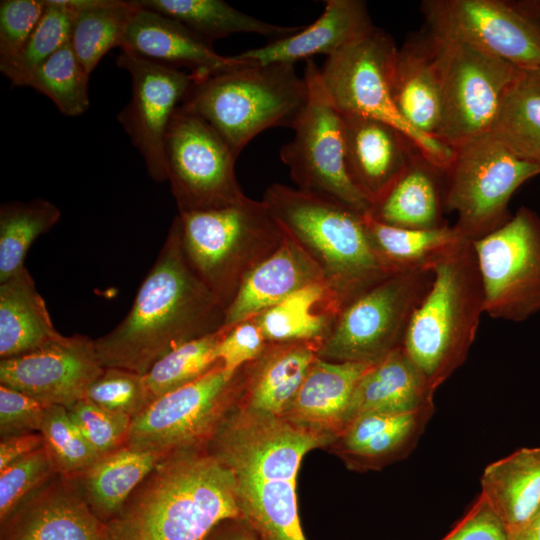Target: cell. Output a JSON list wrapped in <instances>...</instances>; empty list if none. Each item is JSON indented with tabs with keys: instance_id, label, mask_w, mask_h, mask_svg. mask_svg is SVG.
<instances>
[{
	"instance_id": "obj_1",
	"label": "cell",
	"mask_w": 540,
	"mask_h": 540,
	"mask_svg": "<svg viewBox=\"0 0 540 540\" xmlns=\"http://www.w3.org/2000/svg\"><path fill=\"white\" fill-rule=\"evenodd\" d=\"M334 439L235 405L208 445L232 473L241 519L259 540H306L297 507L302 459Z\"/></svg>"
},
{
	"instance_id": "obj_2",
	"label": "cell",
	"mask_w": 540,
	"mask_h": 540,
	"mask_svg": "<svg viewBox=\"0 0 540 540\" xmlns=\"http://www.w3.org/2000/svg\"><path fill=\"white\" fill-rule=\"evenodd\" d=\"M224 318L225 308L186 261L175 216L129 312L95 347L104 368L144 375L168 352L221 329Z\"/></svg>"
},
{
	"instance_id": "obj_3",
	"label": "cell",
	"mask_w": 540,
	"mask_h": 540,
	"mask_svg": "<svg viewBox=\"0 0 540 540\" xmlns=\"http://www.w3.org/2000/svg\"><path fill=\"white\" fill-rule=\"evenodd\" d=\"M241 519L231 471L208 447L162 458L104 523L105 540H204L221 522Z\"/></svg>"
},
{
	"instance_id": "obj_4",
	"label": "cell",
	"mask_w": 540,
	"mask_h": 540,
	"mask_svg": "<svg viewBox=\"0 0 540 540\" xmlns=\"http://www.w3.org/2000/svg\"><path fill=\"white\" fill-rule=\"evenodd\" d=\"M262 201L318 266L338 314L355 297L403 270L376 248L364 214L342 203L280 183L267 187Z\"/></svg>"
},
{
	"instance_id": "obj_5",
	"label": "cell",
	"mask_w": 540,
	"mask_h": 540,
	"mask_svg": "<svg viewBox=\"0 0 540 540\" xmlns=\"http://www.w3.org/2000/svg\"><path fill=\"white\" fill-rule=\"evenodd\" d=\"M429 290L414 312L402 349L432 391L466 360L484 312V290L473 242L437 255Z\"/></svg>"
},
{
	"instance_id": "obj_6",
	"label": "cell",
	"mask_w": 540,
	"mask_h": 540,
	"mask_svg": "<svg viewBox=\"0 0 540 540\" xmlns=\"http://www.w3.org/2000/svg\"><path fill=\"white\" fill-rule=\"evenodd\" d=\"M308 99L292 64L240 66L193 83L180 107L207 122L238 158L258 134L292 127Z\"/></svg>"
},
{
	"instance_id": "obj_7",
	"label": "cell",
	"mask_w": 540,
	"mask_h": 540,
	"mask_svg": "<svg viewBox=\"0 0 540 540\" xmlns=\"http://www.w3.org/2000/svg\"><path fill=\"white\" fill-rule=\"evenodd\" d=\"M192 271L225 308L247 275L282 243L284 232L261 200L177 215Z\"/></svg>"
},
{
	"instance_id": "obj_8",
	"label": "cell",
	"mask_w": 540,
	"mask_h": 540,
	"mask_svg": "<svg viewBox=\"0 0 540 540\" xmlns=\"http://www.w3.org/2000/svg\"><path fill=\"white\" fill-rule=\"evenodd\" d=\"M397 49L393 38L374 26L326 58L319 68L321 84L341 115L371 118L395 127L445 173L454 149L412 127L394 102L392 76Z\"/></svg>"
},
{
	"instance_id": "obj_9",
	"label": "cell",
	"mask_w": 540,
	"mask_h": 540,
	"mask_svg": "<svg viewBox=\"0 0 540 540\" xmlns=\"http://www.w3.org/2000/svg\"><path fill=\"white\" fill-rule=\"evenodd\" d=\"M432 280L431 269L414 267L370 287L342 308L317 356L334 362L374 364L402 347L412 316Z\"/></svg>"
},
{
	"instance_id": "obj_10",
	"label": "cell",
	"mask_w": 540,
	"mask_h": 540,
	"mask_svg": "<svg viewBox=\"0 0 540 540\" xmlns=\"http://www.w3.org/2000/svg\"><path fill=\"white\" fill-rule=\"evenodd\" d=\"M445 175L444 206L457 213L454 226L459 232L476 241L511 218L510 199L540 175V166L516 157L486 133L454 149Z\"/></svg>"
},
{
	"instance_id": "obj_11",
	"label": "cell",
	"mask_w": 540,
	"mask_h": 540,
	"mask_svg": "<svg viewBox=\"0 0 540 540\" xmlns=\"http://www.w3.org/2000/svg\"><path fill=\"white\" fill-rule=\"evenodd\" d=\"M241 385L242 368L231 373L219 362L132 418L126 446L164 454L208 447L235 407Z\"/></svg>"
},
{
	"instance_id": "obj_12",
	"label": "cell",
	"mask_w": 540,
	"mask_h": 540,
	"mask_svg": "<svg viewBox=\"0 0 540 540\" xmlns=\"http://www.w3.org/2000/svg\"><path fill=\"white\" fill-rule=\"evenodd\" d=\"M304 78L307 102L292 125V140L280 149V159L289 168L297 188L321 195L366 214L371 203L351 181L345 164L343 118L331 102L319 67L306 61Z\"/></svg>"
},
{
	"instance_id": "obj_13",
	"label": "cell",
	"mask_w": 540,
	"mask_h": 540,
	"mask_svg": "<svg viewBox=\"0 0 540 540\" xmlns=\"http://www.w3.org/2000/svg\"><path fill=\"white\" fill-rule=\"evenodd\" d=\"M431 35L442 91L437 139L455 149L489 132L502 96L521 68L465 43Z\"/></svg>"
},
{
	"instance_id": "obj_14",
	"label": "cell",
	"mask_w": 540,
	"mask_h": 540,
	"mask_svg": "<svg viewBox=\"0 0 540 540\" xmlns=\"http://www.w3.org/2000/svg\"><path fill=\"white\" fill-rule=\"evenodd\" d=\"M236 159L207 122L179 106L165 138L167 181L178 213L244 202L248 197L236 177Z\"/></svg>"
},
{
	"instance_id": "obj_15",
	"label": "cell",
	"mask_w": 540,
	"mask_h": 540,
	"mask_svg": "<svg viewBox=\"0 0 540 540\" xmlns=\"http://www.w3.org/2000/svg\"><path fill=\"white\" fill-rule=\"evenodd\" d=\"M484 312L521 322L540 311V215L521 206L500 228L472 241Z\"/></svg>"
},
{
	"instance_id": "obj_16",
	"label": "cell",
	"mask_w": 540,
	"mask_h": 540,
	"mask_svg": "<svg viewBox=\"0 0 540 540\" xmlns=\"http://www.w3.org/2000/svg\"><path fill=\"white\" fill-rule=\"evenodd\" d=\"M425 28L521 69L540 68V27L515 1L424 0Z\"/></svg>"
},
{
	"instance_id": "obj_17",
	"label": "cell",
	"mask_w": 540,
	"mask_h": 540,
	"mask_svg": "<svg viewBox=\"0 0 540 540\" xmlns=\"http://www.w3.org/2000/svg\"><path fill=\"white\" fill-rule=\"evenodd\" d=\"M116 64L131 78V98L117 120L143 157L148 175L156 182L167 181L165 138L193 77L126 49Z\"/></svg>"
},
{
	"instance_id": "obj_18",
	"label": "cell",
	"mask_w": 540,
	"mask_h": 540,
	"mask_svg": "<svg viewBox=\"0 0 540 540\" xmlns=\"http://www.w3.org/2000/svg\"><path fill=\"white\" fill-rule=\"evenodd\" d=\"M95 341L82 334L63 336L33 352L0 360V384L45 405L69 409L85 398L102 374Z\"/></svg>"
},
{
	"instance_id": "obj_19",
	"label": "cell",
	"mask_w": 540,
	"mask_h": 540,
	"mask_svg": "<svg viewBox=\"0 0 540 540\" xmlns=\"http://www.w3.org/2000/svg\"><path fill=\"white\" fill-rule=\"evenodd\" d=\"M0 540H105L76 476L55 474L1 523Z\"/></svg>"
},
{
	"instance_id": "obj_20",
	"label": "cell",
	"mask_w": 540,
	"mask_h": 540,
	"mask_svg": "<svg viewBox=\"0 0 540 540\" xmlns=\"http://www.w3.org/2000/svg\"><path fill=\"white\" fill-rule=\"evenodd\" d=\"M341 114V113H340ZM348 175L373 206L419 151L398 129L379 120L342 115Z\"/></svg>"
},
{
	"instance_id": "obj_21",
	"label": "cell",
	"mask_w": 540,
	"mask_h": 540,
	"mask_svg": "<svg viewBox=\"0 0 540 540\" xmlns=\"http://www.w3.org/2000/svg\"><path fill=\"white\" fill-rule=\"evenodd\" d=\"M132 2L135 10L121 49L178 69L185 67L194 80L244 63L236 56L220 55L179 21Z\"/></svg>"
},
{
	"instance_id": "obj_22",
	"label": "cell",
	"mask_w": 540,
	"mask_h": 540,
	"mask_svg": "<svg viewBox=\"0 0 540 540\" xmlns=\"http://www.w3.org/2000/svg\"><path fill=\"white\" fill-rule=\"evenodd\" d=\"M372 27L374 24L364 1L327 0L323 13L312 24L235 56L251 65H295L315 55L329 57Z\"/></svg>"
},
{
	"instance_id": "obj_23",
	"label": "cell",
	"mask_w": 540,
	"mask_h": 540,
	"mask_svg": "<svg viewBox=\"0 0 540 540\" xmlns=\"http://www.w3.org/2000/svg\"><path fill=\"white\" fill-rule=\"evenodd\" d=\"M321 341L267 343L261 355L242 367L236 406L261 415L282 417L311 364Z\"/></svg>"
},
{
	"instance_id": "obj_24",
	"label": "cell",
	"mask_w": 540,
	"mask_h": 540,
	"mask_svg": "<svg viewBox=\"0 0 540 540\" xmlns=\"http://www.w3.org/2000/svg\"><path fill=\"white\" fill-rule=\"evenodd\" d=\"M435 411L430 404L395 414H366L350 421L332 447L353 469H379L407 456Z\"/></svg>"
},
{
	"instance_id": "obj_25",
	"label": "cell",
	"mask_w": 540,
	"mask_h": 540,
	"mask_svg": "<svg viewBox=\"0 0 540 540\" xmlns=\"http://www.w3.org/2000/svg\"><path fill=\"white\" fill-rule=\"evenodd\" d=\"M372 365L334 362L317 356L281 418L335 441L346 425L353 391Z\"/></svg>"
},
{
	"instance_id": "obj_26",
	"label": "cell",
	"mask_w": 540,
	"mask_h": 540,
	"mask_svg": "<svg viewBox=\"0 0 540 540\" xmlns=\"http://www.w3.org/2000/svg\"><path fill=\"white\" fill-rule=\"evenodd\" d=\"M392 94L402 117L418 131L437 139L441 120V74L431 33L409 36L397 49Z\"/></svg>"
},
{
	"instance_id": "obj_27",
	"label": "cell",
	"mask_w": 540,
	"mask_h": 540,
	"mask_svg": "<svg viewBox=\"0 0 540 540\" xmlns=\"http://www.w3.org/2000/svg\"><path fill=\"white\" fill-rule=\"evenodd\" d=\"M317 283L324 284L320 269L305 250L285 234L280 246L242 282L225 310L222 327L229 328L254 317L299 289Z\"/></svg>"
},
{
	"instance_id": "obj_28",
	"label": "cell",
	"mask_w": 540,
	"mask_h": 540,
	"mask_svg": "<svg viewBox=\"0 0 540 540\" xmlns=\"http://www.w3.org/2000/svg\"><path fill=\"white\" fill-rule=\"evenodd\" d=\"M434 393L402 347L396 348L373 364L358 381L349 403L346 425L366 414L418 410L434 404Z\"/></svg>"
},
{
	"instance_id": "obj_29",
	"label": "cell",
	"mask_w": 540,
	"mask_h": 540,
	"mask_svg": "<svg viewBox=\"0 0 540 540\" xmlns=\"http://www.w3.org/2000/svg\"><path fill=\"white\" fill-rule=\"evenodd\" d=\"M63 336L55 329L26 267L0 282L1 359L33 352Z\"/></svg>"
},
{
	"instance_id": "obj_30",
	"label": "cell",
	"mask_w": 540,
	"mask_h": 540,
	"mask_svg": "<svg viewBox=\"0 0 540 540\" xmlns=\"http://www.w3.org/2000/svg\"><path fill=\"white\" fill-rule=\"evenodd\" d=\"M480 494L506 526L509 535L540 508V447H524L489 464Z\"/></svg>"
},
{
	"instance_id": "obj_31",
	"label": "cell",
	"mask_w": 540,
	"mask_h": 540,
	"mask_svg": "<svg viewBox=\"0 0 540 540\" xmlns=\"http://www.w3.org/2000/svg\"><path fill=\"white\" fill-rule=\"evenodd\" d=\"M442 174L416 151L401 176L368 213L379 222L400 228L434 229L447 225L442 218Z\"/></svg>"
},
{
	"instance_id": "obj_32",
	"label": "cell",
	"mask_w": 540,
	"mask_h": 540,
	"mask_svg": "<svg viewBox=\"0 0 540 540\" xmlns=\"http://www.w3.org/2000/svg\"><path fill=\"white\" fill-rule=\"evenodd\" d=\"M166 455L125 445L100 457L77 476L97 518L106 523L118 515L130 495Z\"/></svg>"
},
{
	"instance_id": "obj_33",
	"label": "cell",
	"mask_w": 540,
	"mask_h": 540,
	"mask_svg": "<svg viewBox=\"0 0 540 540\" xmlns=\"http://www.w3.org/2000/svg\"><path fill=\"white\" fill-rule=\"evenodd\" d=\"M488 134L516 157L540 166V68L518 71Z\"/></svg>"
},
{
	"instance_id": "obj_34",
	"label": "cell",
	"mask_w": 540,
	"mask_h": 540,
	"mask_svg": "<svg viewBox=\"0 0 540 540\" xmlns=\"http://www.w3.org/2000/svg\"><path fill=\"white\" fill-rule=\"evenodd\" d=\"M135 4L171 17L211 44L238 33L273 40L298 32L302 26L275 25L235 9L222 0H136Z\"/></svg>"
},
{
	"instance_id": "obj_35",
	"label": "cell",
	"mask_w": 540,
	"mask_h": 540,
	"mask_svg": "<svg viewBox=\"0 0 540 540\" xmlns=\"http://www.w3.org/2000/svg\"><path fill=\"white\" fill-rule=\"evenodd\" d=\"M338 310L323 283L292 293L253 318L269 343L312 341L325 337Z\"/></svg>"
},
{
	"instance_id": "obj_36",
	"label": "cell",
	"mask_w": 540,
	"mask_h": 540,
	"mask_svg": "<svg viewBox=\"0 0 540 540\" xmlns=\"http://www.w3.org/2000/svg\"><path fill=\"white\" fill-rule=\"evenodd\" d=\"M67 1L76 11L70 43L90 75L111 49L122 47L135 5L122 0Z\"/></svg>"
},
{
	"instance_id": "obj_37",
	"label": "cell",
	"mask_w": 540,
	"mask_h": 540,
	"mask_svg": "<svg viewBox=\"0 0 540 540\" xmlns=\"http://www.w3.org/2000/svg\"><path fill=\"white\" fill-rule=\"evenodd\" d=\"M61 217L60 209L43 198L7 202L0 207V282L24 266L32 243Z\"/></svg>"
},
{
	"instance_id": "obj_38",
	"label": "cell",
	"mask_w": 540,
	"mask_h": 540,
	"mask_svg": "<svg viewBox=\"0 0 540 540\" xmlns=\"http://www.w3.org/2000/svg\"><path fill=\"white\" fill-rule=\"evenodd\" d=\"M364 220L376 248L399 269L427 267L446 248L466 239L455 226L400 228L379 222L369 213Z\"/></svg>"
},
{
	"instance_id": "obj_39",
	"label": "cell",
	"mask_w": 540,
	"mask_h": 540,
	"mask_svg": "<svg viewBox=\"0 0 540 540\" xmlns=\"http://www.w3.org/2000/svg\"><path fill=\"white\" fill-rule=\"evenodd\" d=\"M224 329L191 340L157 360L143 375L148 405L157 398L201 377L220 361L217 346ZM147 405V406H148Z\"/></svg>"
},
{
	"instance_id": "obj_40",
	"label": "cell",
	"mask_w": 540,
	"mask_h": 540,
	"mask_svg": "<svg viewBox=\"0 0 540 540\" xmlns=\"http://www.w3.org/2000/svg\"><path fill=\"white\" fill-rule=\"evenodd\" d=\"M46 10L27 42L10 62L0 65L13 86H25L29 76L71 39L75 9L67 0H46Z\"/></svg>"
},
{
	"instance_id": "obj_41",
	"label": "cell",
	"mask_w": 540,
	"mask_h": 540,
	"mask_svg": "<svg viewBox=\"0 0 540 540\" xmlns=\"http://www.w3.org/2000/svg\"><path fill=\"white\" fill-rule=\"evenodd\" d=\"M89 76L69 41L29 76L25 86L47 96L63 115L77 117L89 107Z\"/></svg>"
},
{
	"instance_id": "obj_42",
	"label": "cell",
	"mask_w": 540,
	"mask_h": 540,
	"mask_svg": "<svg viewBox=\"0 0 540 540\" xmlns=\"http://www.w3.org/2000/svg\"><path fill=\"white\" fill-rule=\"evenodd\" d=\"M58 474L80 476L100 457L89 445L68 409L60 405H49L39 431Z\"/></svg>"
},
{
	"instance_id": "obj_43",
	"label": "cell",
	"mask_w": 540,
	"mask_h": 540,
	"mask_svg": "<svg viewBox=\"0 0 540 540\" xmlns=\"http://www.w3.org/2000/svg\"><path fill=\"white\" fill-rule=\"evenodd\" d=\"M57 474L44 446L0 471V524Z\"/></svg>"
},
{
	"instance_id": "obj_44",
	"label": "cell",
	"mask_w": 540,
	"mask_h": 540,
	"mask_svg": "<svg viewBox=\"0 0 540 540\" xmlns=\"http://www.w3.org/2000/svg\"><path fill=\"white\" fill-rule=\"evenodd\" d=\"M89 445L99 457L126 445L132 417L82 399L68 409Z\"/></svg>"
},
{
	"instance_id": "obj_45",
	"label": "cell",
	"mask_w": 540,
	"mask_h": 540,
	"mask_svg": "<svg viewBox=\"0 0 540 540\" xmlns=\"http://www.w3.org/2000/svg\"><path fill=\"white\" fill-rule=\"evenodd\" d=\"M84 399L132 418L148 405L143 375L113 367L104 368L89 386Z\"/></svg>"
},
{
	"instance_id": "obj_46",
	"label": "cell",
	"mask_w": 540,
	"mask_h": 540,
	"mask_svg": "<svg viewBox=\"0 0 540 540\" xmlns=\"http://www.w3.org/2000/svg\"><path fill=\"white\" fill-rule=\"evenodd\" d=\"M46 7V0L0 2V65L10 62L21 51Z\"/></svg>"
},
{
	"instance_id": "obj_47",
	"label": "cell",
	"mask_w": 540,
	"mask_h": 540,
	"mask_svg": "<svg viewBox=\"0 0 540 540\" xmlns=\"http://www.w3.org/2000/svg\"><path fill=\"white\" fill-rule=\"evenodd\" d=\"M223 329L217 358L231 373L256 360L268 343L253 317Z\"/></svg>"
},
{
	"instance_id": "obj_48",
	"label": "cell",
	"mask_w": 540,
	"mask_h": 540,
	"mask_svg": "<svg viewBox=\"0 0 540 540\" xmlns=\"http://www.w3.org/2000/svg\"><path fill=\"white\" fill-rule=\"evenodd\" d=\"M35 398L0 384V435L39 432L46 409Z\"/></svg>"
},
{
	"instance_id": "obj_49",
	"label": "cell",
	"mask_w": 540,
	"mask_h": 540,
	"mask_svg": "<svg viewBox=\"0 0 540 540\" xmlns=\"http://www.w3.org/2000/svg\"><path fill=\"white\" fill-rule=\"evenodd\" d=\"M441 540H509V532L487 500L479 494L467 513Z\"/></svg>"
},
{
	"instance_id": "obj_50",
	"label": "cell",
	"mask_w": 540,
	"mask_h": 540,
	"mask_svg": "<svg viewBox=\"0 0 540 540\" xmlns=\"http://www.w3.org/2000/svg\"><path fill=\"white\" fill-rule=\"evenodd\" d=\"M42 447L43 437L40 432H28L1 437L0 471Z\"/></svg>"
},
{
	"instance_id": "obj_51",
	"label": "cell",
	"mask_w": 540,
	"mask_h": 540,
	"mask_svg": "<svg viewBox=\"0 0 540 540\" xmlns=\"http://www.w3.org/2000/svg\"><path fill=\"white\" fill-rule=\"evenodd\" d=\"M204 540H259L242 519H229L219 523Z\"/></svg>"
},
{
	"instance_id": "obj_52",
	"label": "cell",
	"mask_w": 540,
	"mask_h": 540,
	"mask_svg": "<svg viewBox=\"0 0 540 540\" xmlns=\"http://www.w3.org/2000/svg\"><path fill=\"white\" fill-rule=\"evenodd\" d=\"M509 540H540V508L526 524L509 535Z\"/></svg>"
},
{
	"instance_id": "obj_53",
	"label": "cell",
	"mask_w": 540,
	"mask_h": 540,
	"mask_svg": "<svg viewBox=\"0 0 540 540\" xmlns=\"http://www.w3.org/2000/svg\"><path fill=\"white\" fill-rule=\"evenodd\" d=\"M515 3L540 27V0H521Z\"/></svg>"
}]
</instances>
